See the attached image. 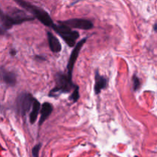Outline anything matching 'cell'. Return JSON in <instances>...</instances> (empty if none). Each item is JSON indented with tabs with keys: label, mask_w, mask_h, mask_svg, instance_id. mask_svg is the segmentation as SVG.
Wrapping results in <instances>:
<instances>
[{
	"label": "cell",
	"mask_w": 157,
	"mask_h": 157,
	"mask_svg": "<svg viewBox=\"0 0 157 157\" xmlns=\"http://www.w3.org/2000/svg\"><path fill=\"white\" fill-rule=\"evenodd\" d=\"M35 18V17L29 16L25 15L23 11L17 10L16 12H13L12 15L9 14H5L2 11L1 12V32L2 34L5 31H7L10 29L15 25L21 24L24 21H31Z\"/></svg>",
	"instance_id": "6da1fadb"
},
{
	"label": "cell",
	"mask_w": 157,
	"mask_h": 157,
	"mask_svg": "<svg viewBox=\"0 0 157 157\" xmlns=\"http://www.w3.org/2000/svg\"><path fill=\"white\" fill-rule=\"evenodd\" d=\"M56 87L52 89L49 93L50 97H58L61 94L68 93L72 89H75V85L72 82V79H71L67 75H64L63 74H57L56 75Z\"/></svg>",
	"instance_id": "7a4b0ae2"
},
{
	"label": "cell",
	"mask_w": 157,
	"mask_h": 157,
	"mask_svg": "<svg viewBox=\"0 0 157 157\" xmlns=\"http://www.w3.org/2000/svg\"><path fill=\"white\" fill-rule=\"evenodd\" d=\"M59 24L55 25L52 29L55 31V32L58 34L61 38H63L66 44L69 47H74L75 46L77 39L79 38V33L77 31L71 30L70 27L65 25L64 24L58 22Z\"/></svg>",
	"instance_id": "3957f363"
},
{
	"label": "cell",
	"mask_w": 157,
	"mask_h": 157,
	"mask_svg": "<svg viewBox=\"0 0 157 157\" xmlns=\"http://www.w3.org/2000/svg\"><path fill=\"white\" fill-rule=\"evenodd\" d=\"M34 101H35V98L30 94H21L16 100L17 112L22 117H25L31 107H32Z\"/></svg>",
	"instance_id": "277c9868"
},
{
	"label": "cell",
	"mask_w": 157,
	"mask_h": 157,
	"mask_svg": "<svg viewBox=\"0 0 157 157\" xmlns=\"http://www.w3.org/2000/svg\"><path fill=\"white\" fill-rule=\"evenodd\" d=\"M58 22L64 24L70 28L74 29H83V30H89L94 27V25L90 20L84 19V18H71V19L66 20L63 21H58Z\"/></svg>",
	"instance_id": "5b68a950"
},
{
	"label": "cell",
	"mask_w": 157,
	"mask_h": 157,
	"mask_svg": "<svg viewBox=\"0 0 157 157\" xmlns=\"http://www.w3.org/2000/svg\"><path fill=\"white\" fill-rule=\"evenodd\" d=\"M87 41V38H83L82 40L78 42V44H76V45L74 48L73 51H72L71 54L70 55V58H69L68 63H67V76L72 79V71H73L74 65H75V62H76V60L78 58V55L80 53V51H81V48L84 45V43Z\"/></svg>",
	"instance_id": "8992f818"
},
{
	"label": "cell",
	"mask_w": 157,
	"mask_h": 157,
	"mask_svg": "<svg viewBox=\"0 0 157 157\" xmlns=\"http://www.w3.org/2000/svg\"><path fill=\"white\" fill-rule=\"evenodd\" d=\"M48 36V44L50 49L52 52H55V53H58L61 51V44L60 43L59 40L55 37L52 32H47Z\"/></svg>",
	"instance_id": "52a82bcc"
},
{
	"label": "cell",
	"mask_w": 157,
	"mask_h": 157,
	"mask_svg": "<svg viewBox=\"0 0 157 157\" xmlns=\"http://www.w3.org/2000/svg\"><path fill=\"white\" fill-rule=\"evenodd\" d=\"M52 110H53V107L52 104L48 102H45L42 104L41 108V117L39 120V125L41 126L52 113Z\"/></svg>",
	"instance_id": "ba28073f"
},
{
	"label": "cell",
	"mask_w": 157,
	"mask_h": 157,
	"mask_svg": "<svg viewBox=\"0 0 157 157\" xmlns=\"http://www.w3.org/2000/svg\"><path fill=\"white\" fill-rule=\"evenodd\" d=\"M107 81L104 76H101L99 73L97 72L96 76H95V85H94V91L95 94H98L101 93L103 89L107 87Z\"/></svg>",
	"instance_id": "9c48e42d"
},
{
	"label": "cell",
	"mask_w": 157,
	"mask_h": 157,
	"mask_svg": "<svg viewBox=\"0 0 157 157\" xmlns=\"http://www.w3.org/2000/svg\"><path fill=\"white\" fill-rule=\"evenodd\" d=\"M2 78L3 81L9 86L13 87L16 84V75L13 72L5 71L2 68Z\"/></svg>",
	"instance_id": "30bf717a"
},
{
	"label": "cell",
	"mask_w": 157,
	"mask_h": 157,
	"mask_svg": "<svg viewBox=\"0 0 157 157\" xmlns=\"http://www.w3.org/2000/svg\"><path fill=\"white\" fill-rule=\"evenodd\" d=\"M32 108V111H31L30 115H29V120H30L31 124H35V122L36 121L38 113L41 111V110H40V109H41V104H40L39 101H37L36 99H35Z\"/></svg>",
	"instance_id": "8fae6325"
},
{
	"label": "cell",
	"mask_w": 157,
	"mask_h": 157,
	"mask_svg": "<svg viewBox=\"0 0 157 157\" xmlns=\"http://www.w3.org/2000/svg\"><path fill=\"white\" fill-rule=\"evenodd\" d=\"M80 98L79 94V87L78 86H75V89H74L73 92H72L71 95L70 96V100H71L74 102H77Z\"/></svg>",
	"instance_id": "7c38bea8"
},
{
	"label": "cell",
	"mask_w": 157,
	"mask_h": 157,
	"mask_svg": "<svg viewBox=\"0 0 157 157\" xmlns=\"http://www.w3.org/2000/svg\"><path fill=\"white\" fill-rule=\"evenodd\" d=\"M133 85L134 90H137L140 87V81L136 75H134L133 78Z\"/></svg>",
	"instance_id": "4fadbf2b"
},
{
	"label": "cell",
	"mask_w": 157,
	"mask_h": 157,
	"mask_svg": "<svg viewBox=\"0 0 157 157\" xmlns=\"http://www.w3.org/2000/svg\"><path fill=\"white\" fill-rule=\"evenodd\" d=\"M41 147V144H38L37 145H35V147L32 148V156L33 157H38V155H39V151H40V149Z\"/></svg>",
	"instance_id": "5bb4252c"
},
{
	"label": "cell",
	"mask_w": 157,
	"mask_h": 157,
	"mask_svg": "<svg viewBox=\"0 0 157 157\" xmlns=\"http://www.w3.org/2000/svg\"><path fill=\"white\" fill-rule=\"evenodd\" d=\"M10 54H11V55H15V54H16V52H15V50H13V49H12V50H11Z\"/></svg>",
	"instance_id": "9a60e30c"
}]
</instances>
